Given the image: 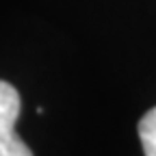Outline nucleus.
Wrapping results in <instances>:
<instances>
[{
  "instance_id": "nucleus-1",
  "label": "nucleus",
  "mask_w": 156,
  "mask_h": 156,
  "mask_svg": "<svg viewBox=\"0 0 156 156\" xmlns=\"http://www.w3.org/2000/svg\"><path fill=\"white\" fill-rule=\"evenodd\" d=\"M20 108L22 102L17 89L0 80V156H33L30 147L15 132Z\"/></svg>"
},
{
  "instance_id": "nucleus-2",
  "label": "nucleus",
  "mask_w": 156,
  "mask_h": 156,
  "mask_svg": "<svg viewBox=\"0 0 156 156\" xmlns=\"http://www.w3.org/2000/svg\"><path fill=\"white\" fill-rule=\"evenodd\" d=\"M139 139L145 156H156V106L150 108L139 122Z\"/></svg>"
}]
</instances>
